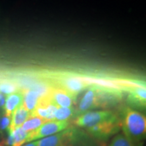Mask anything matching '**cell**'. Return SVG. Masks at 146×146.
Masks as SVG:
<instances>
[{
    "mask_svg": "<svg viewBox=\"0 0 146 146\" xmlns=\"http://www.w3.org/2000/svg\"><path fill=\"white\" fill-rule=\"evenodd\" d=\"M125 94V91L120 87L103 85H92L85 91L75 108L76 117L84 112L97 110V109L108 110L119 104Z\"/></svg>",
    "mask_w": 146,
    "mask_h": 146,
    "instance_id": "obj_1",
    "label": "cell"
},
{
    "mask_svg": "<svg viewBox=\"0 0 146 146\" xmlns=\"http://www.w3.org/2000/svg\"><path fill=\"white\" fill-rule=\"evenodd\" d=\"M117 114L121 132L133 141L143 143L146 140V115L127 104L120 105Z\"/></svg>",
    "mask_w": 146,
    "mask_h": 146,
    "instance_id": "obj_2",
    "label": "cell"
},
{
    "mask_svg": "<svg viewBox=\"0 0 146 146\" xmlns=\"http://www.w3.org/2000/svg\"><path fill=\"white\" fill-rule=\"evenodd\" d=\"M46 77L52 81V85L64 89L76 97L92 85H102L104 82L102 78H94L67 72L52 73Z\"/></svg>",
    "mask_w": 146,
    "mask_h": 146,
    "instance_id": "obj_3",
    "label": "cell"
},
{
    "mask_svg": "<svg viewBox=\"0 0 146 146\" xmlns=\"http://www.w3.org/2000/svg\"><path fill=\"white\" fill-rule=\"evenodd\" d=\"M117 116V113H115L110 110L89 111L76 116L72 120V125L80 129H85L102 122L114 119Z\"/></svg>",
    "mask_w": 146,
    "mask_h": 146,
    "instance_id": "obj_4",
    "label": "cell"
},
{
    "mask_svg": "<svg viewBox=\"0 0 146 146\" xmlns=\"http://www.w3.org/2000/svg\"><path fill=\"white\" fill-rule=\"evenodd\" d=\"M84 130L94 139L102 142L107 141L110 138H112L121 132V126L118 116L114 119L102 122Z\"/></svg>",
    "mask_w": 146,
    "mask_h": 146,
    "instance_id": "obj_5",
    "label": "cell"
},
{
    "mask_svg": "<svg viewBox=\"0 0 146 146\" xmlns=\"http://www.w3.org/2000/svg\"><path fill=\"white\" fill-rule=\"evenodd\" d=\"M71 125L72 122L70 121L51 120L45 122L36 130L29 133L26 143L52 136L68 129Z\"/></svg>",
    "mask_w": 146,
    "mask_h": 146,
    "instance_id": "obj_6",
    "label": "cell"
},
{
    "mask_svg": "<svg viewBox=\"0 0 146 146\" xmlns=\"http://www.w3.org/2000/svg\"><path fill=\"white\" fill-rule=\"evenodd\" d=\"M126 104L142 112L146 111V84L136 82L126 90Z\"/></svg>",
    "mask_w": 146,
    "mask_h": 146,
    "instance_id": "obj_7",
    "label": "cell"
},
{
    "mask_svg": "<svg viewBox=\"0 0 146 146\" xmlns=\"http://www.w3.org/2000/svg\"><path fill=\"white\" fill-rule=\"evenodd\" d=\"M48 96L54 104L60 108L74 107L73 106L76 103L77 98L64 89L53 85Z\"/></svg>",
    "mask_w": 146,
    "mask_h": 146,
    "instance_id": "obj_8",
    "label": "cell"
},
{
    "mask_svg": "<svg viewBox=\"0 0 146 146\" xmlns=\"http://www.w3.org/2000/svg\"><path fill=\"white\" fill-rule=\"evenodd\" d=\"M24 96L21 90L8 95L5 99L4 107L3 110V114L8 116L12 117V115L17 110L21 107L23 104Z\"/></svg>",
    "mask_w": 146,
    "mask_h": 146,
    "instance_id": "obj_9",
    "label": "cell"
},
{
    "mask_svg": "<svg viewBox=\"0 0 146 146\" xmlns=\"http://www.w3.org/2000/svg\"><path fill=\"white\" fill-rule=\"evenodd\" d=\"M29 133L21 127H18L13 131H9L8 137L3 142L6 146H22L26 143Z\"/></svg>",
    "mask_w": 146,
    "mask_h": 146,
    "instance_id": "obj_10",
    "label": "cell"
},
{
    "mask_svg": "<svg viewBox=\"0 0 146 146\" xmlns=\"http://www.w3.org/2000/svg\"><path fill=\"white\" fill-rule=\"evenodd\" d=\"M21 91L24 96L23 106L29 112L32 113L39 104L41 96L37 92L31 89H24Z\"/></svg>",
    "mask_w": 146,
    "mask_h": 146,
    "instance_id": "obj_11",
    "label": "cell"
},
{
    "mask_svg": "<svg viewBox=\"0 0 146 146\" xmlns=\"http://www.w3.org/2000/svg\"><path fill=\"white\" fill-rule=\"evenodd\" d=\"M31 114V113L29 112L23 105L18 108L12 115L11 123L10 127H9L8 132L14 130L18 127H21L25 123V121L30 117Z\"/></svg>",
    "mask_w": 146,
    "mask_h": 146,
    "instance_id": "obj_12",
    "label": "cell"
},
{
    "mask_svg": "<svg viewBox=\"0 0 146 146\" xmlns=\"http://www.w3.org/2000/svg\"><path fill=\"white\" fill-rule=\"evenodd\" d=\"M143 143L133 141L120 132L111 139L108 146H143Z\"/></svg>",
    "mask_w": 146,
    "mask_h": 146,
    "instance_id": "obj_13",
    "label": "cell"
},
{
    "mask_svg": "<svg viewBox=\"0 0 146 146\" xmlns=\"http://www.w3.org/2000/svg\"><path fill=\"white\" fill-rule=\"evenodd\" d=\"M76 117V109L74 107L58 108L55 116V120L72 122Z\"/></svg>",
    "mask_w": 146,
    "mask_h": 146,
    "instance_id": "obj_14",
    "label": "cell"
},
{
    "mask_svg": "<svg viewBox=\"0 0 146 146\" xmlns=\"http://www.w3.org/2000/svg\"><path fill=\"white\" fill-rule=\"evenodd\" d=\"M45 122L46 121H45L44 120L41 119V118L37 117V116L31 114L30 117L21 126V128L25 131L30 133L33 132V131L36 130L38 128L41 127Z\"/></svg>",
    "mask_w": 146,
    "mask_h": 146,
    "instance_id": "obj_15",
    "label": "cell"
},
{
    "mask_svg": "<svg viewBox=\"0 0 146 146\" xmlns=\"http://www.w3.org/2000/svg\"><path fill=\"white\" fill-rule=\"evenodd\" d=\"M18 91V85L9 81H0V93L3 95H10Z\"/></svg>",
    "mask_w": 146,
    "mask_h": 146,
    "instance_id": "obj_16",
    "label": "cell"
},
{
    "mask_svg": "<svg viewBox=\"0 0 146 146\" xmlns=\"http://www.w3.org/2000/svg\"><path fill=\"white\" fill-rule=\"evenodd\" d=\"M10 116H8L4 114L0 115V135L8 132L9 127L11 123Z\"/></svg>",
    "mask_w": 146,
    "mask_h": 146,
    "instance_id": "obj_17",
    "label": "cell"
},
{
    "mask_svg": "<svg viewBox=\"0 0 146 146\" xmlns=\"http://www.w3.org/2000/svg\"><path fill=\"white\" fill-rule=\"evenodd\" d=\"M5 102V95L0 93V110H3V107H4Z\"/></svg>",
    "mask_w": 146,
    "mask_h": 146,
    "instance_id": "obj_18",
    "label": "cell"
},
{
    "mask_svg": "<svg viewBox=\"0 0 146 146\" xmlns=\"http://www.w3.org/2000/svg\"><path fill=\"white\" fill-rule=\"evenodd\" d=\"M22 146H37V144H36V141H35L32 142H29V143H27L24 144V145Z\"/></svg>",
    "mask_w": 146,
    "mask_h": 146,
    "instance_id": "obj_19",
    "label": "cell"
},
{
    "mask_svg": "<svg viewBox=\"0 0 146 146\" xmlns=\"http://www.w3.org/2000/svg\"><path fill=\"white\" fill-rule=\"evenodd\" d=\"M0 146H6L5 145V144L4 143V142H3V140H2L1 141H0Z\"/></svg>",
    "mask_w": 146,
    "mask_h": 146,
    "instance_id": "obj_20",
    "label": "cell"
}]
</instances>
